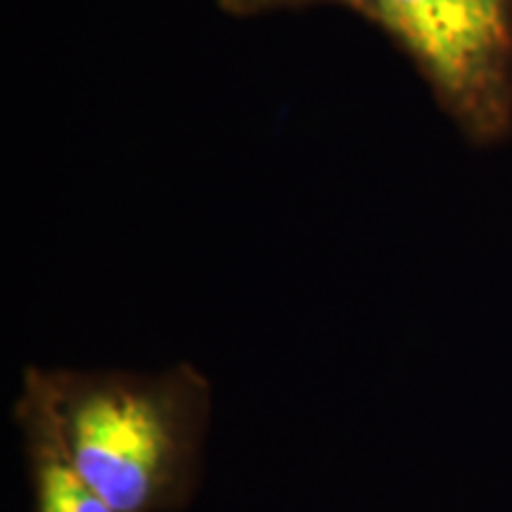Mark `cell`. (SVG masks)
<instances>
[{
    "mask_svg": "<svg viewBox=\"0 0 512 512\" xmlns=\"http://www.w3.org/2000/svg\"><path fill=\"white\" fill-rule=\"evenodd\" d=\"M64 448L117 512H183L204 472L214 392L195 363L27 366Z\"/></svg>",
    "mask_w": 512,
    "mask_h": 512,
    "instance_id": "6da1fadb",
    "label": "cell"
},
{
    "mask_svg": "<svg viewBox=\"0 0 512 512\" xmlns=\"http://www.w3.org/2000/svg\"><path fill=\"white\" fill-rule=\"evenodd\" d=\"M475 143L512 131V0H368Z\"/></svg>",
    "mask_w": 512,
    "mask_h": 512,
    "instance_id": "7a4b0ae2",
    "label": "cell"
},
{
    "mask_svg": "<svg viewBox=\"0 0 512 512\" xmlns=\"http://www.w3.org/2000/svg\"><path fill=\"white\" fill-rule=\"evenodd\" d=\"M24 470L34 512H117L114 505L81 475L64 448L38 389L22 375L12 403Z\"/></svg>",
    "mask_w": 512,
    "mask_h": 512,
    "instance_id": "3957f363",
    "label": "cell"
},
{
    "mask_svg": "<svg viewBox=\"0 0 512 512\" xmlns=\"http://www.w3.org/2000/svg\"><path fill=\"white\" fill-rule=\"evenodd\" d=\"M238 8H261V5H275V3H292V0H233ZM339 3H347L351 8H356L358 12L366 15L368 0H339Z\"/></svg>",
    "mask_w": 512,
    "mask_h": 512,
    "instance_id": "277c9868",
    "label": "cell"
}]
</instances>
